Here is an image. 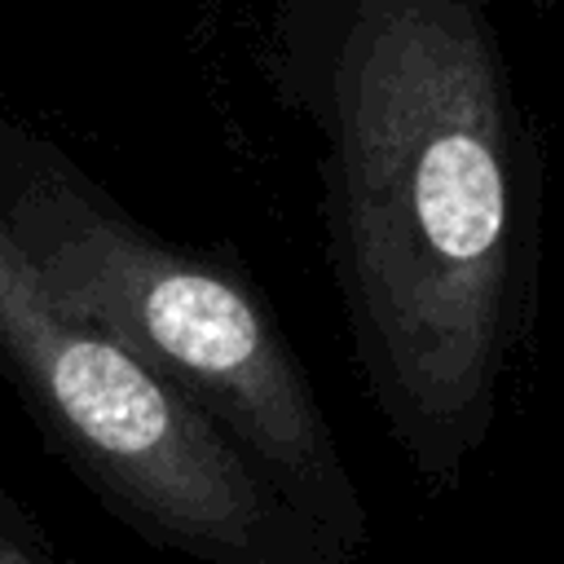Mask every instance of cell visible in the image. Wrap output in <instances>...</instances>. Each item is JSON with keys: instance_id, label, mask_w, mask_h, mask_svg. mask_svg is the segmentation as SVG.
<instances>
[{"instance_id": "cell-3", "label": "cell", "mask_w": 564, "mask_h": 564, "mask_svg": "<svg viewBox=\"0 0 564 564\" xmlns=\"http://www.w3.org/2000/svg\"><path fill=\"white\" fill-rule=\"evenodd\" d=\"M0 348L79 449L167 524L247 551L278 489L115 335L66 308L0 216Z\"/></svg>"}, {"instance_id": "cell-2", "label": "cell", "mask_w": 564, "mask_h": 564, "mask_svg": "<svg viewBox=\"0 0 564 564\" xmlns=\"http://www.w3.org/2000/svg\"><path fill=\"white\" fill-rule=\"evenodd\" d=\"M0 216L53 295L203 410L308 529L361 542L366 516L326 414L234 264L154 238L66 163L35 167Z\"/></svg>"}, {"instance_id": "cell-4", "label": "cell", "mask_w": 564, "mask_h": 564, "mask_svg": "<svg viewBox=\"0 0 564 564\" xmlns=\"http://www.w3.org/2000/svg\"><path fill=\"white\" fill-rule=\"evenodd\" d=\"M529 4H533V9H538V13H551V9H555V4H560V0H529Z\"/></svg>"}, {"instance_id": "cell-1", "label": "cell", "mask_w": 564, "mask_h": 564, "mask_svg": "<svg viewBox=\"0 0 564 564\" xmlns=\"http://www.w3.org/2000/svg\"><path fill=\"white\" fill-rule=\"evenodd\" d=\"M264 70L317 137L361 375L423 467L494 423L542 269L546 172L489 0H278Z\"/></svg>"}]
</instances>
